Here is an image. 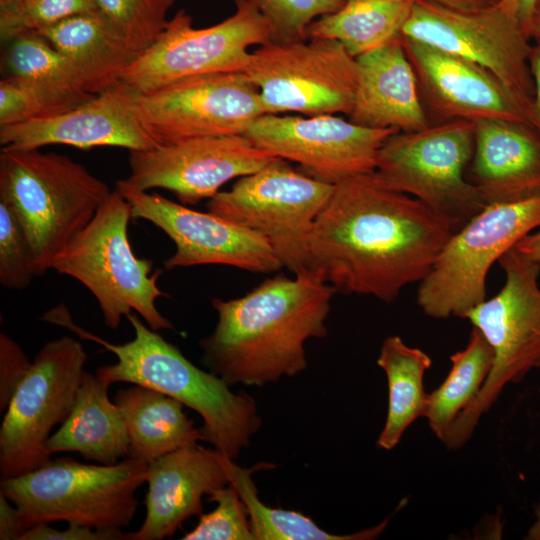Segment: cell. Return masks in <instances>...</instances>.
Listing matches in <instances>:
<instances>
[{
	"label": "cell",
	"mask_w": 540,
	"mask_h": 540,
	"mask_svg": "<svg viewBox=\"0 0 540 540\" xmlns=\"http://www.w3.org/2000/svg\"><path fill=\"white\" fill-rule=\"evenodd\" d=\"M244 73L259 88L265 114L349 116L357 87L356 58L331 39L261 45Z\"/></svg>",
	"instance_id": "obj_13"
},
{
	"label": "cell",
	"mask_w": 540,
	"mask_h": 540,
	"mask_svg": "<svg viewBox=\"0 0 540 540\" xmlns=\"http://www.w3.org/2000/svg\"><path fill=\"white\" fill-rule=\"evenodd\" d=\"M275 158L245 135L190 138L130 151L125 180L142 191L168 190L182 204L196 205L214 197L228 181L252 174Z\"/></svg>",
	"instance_id": "obj_18"
},
{
	"label": "cell",
	"mask_w": 540,
	"mask_h": 540,
	"mask_svg": "<svg viewBox=\"0 0 540 540\" xmlns=\"http://www.w3.org/2000/svg\"><path fill=\"white\" fill-rule=\"evenodd\" d=\"M531 38L535 41V44L540 45V0L533 17Z\"/></svg>",
	"instance_id": "obj_46"
},
{
	"label": "cell",
	"mask_w": 540,
	"mask_h": 540,
	"mask_svg": "<svg viewBox=\"0 0 540 540\" xmlns=\"http://www.w3.org/2000/svg\"><path fill=\"white\" fill-rule=\"evenodd\" d=\"M401 36L476 62L534 101L529 66L532 40L512 0H499L477 11L416 0Z\"/></svg>",
	"instance_id": "obj_15"
},
{
	"label": "cell",
	"mask_w": 540,
	"mask_h": 540,
	"mask_svg": "<svg viewBox=\"0 0 540 540\" xmlns=\"http://www.w3.org/2000/svg\"><path fill=\"white\" fill-rule=\"evenodd\" d=\"M129 202L114 189L90 223L56 257L52 269L82 283L95 297L106 326L117 329L132 311L155 330L174 329L158 310L166 294L158 287L162 271L138 258L128 238Z\"/></svg>",
	"instance_id": "obj_6"
},
{
	"label": "cell",
	"mask_w": 540,
	"mask_h": 540,
	"mask_svg": "<svg viewBox=\"0 0 540 540\" xmlns=\"http://www.w3.org/2000/svg\"><path fill=\"white\" fill-rule=\"evenodd\" d=\"M4 1H6V0H0V2H4Z\"/></svg>",
	"instance_id": "obj_47"
},
{
	"label": "cell",
	"mask_w": 540,
	"mask_h": 540,
	"mask_svg": "<svg viewBox=\"0 0 540 540\" xmlns=\"http://www.w3.org/2000/svg\"><path fill=\"white\" fill-rule=\"evenodd\" d=\"M494 353L483 334L472 328L466 347L451 357L444 381L429 393V427L443 442L454 422L482 389L493 365Z\"/></svg>",
	"instance_id": "obj_29"
},
{
	"label": "cell",
	"mask_w": 540,
	"mask_h": 540,
	"mask_svg": "<svg viewBox=\"0 0 540 540\" xmlns=\"http://www.w3.org/2000/svg\"><path fill=\"white\" fill-rule=\"evenodd\" d=\"M110 384L84 371L73 407L46 443L49 455L78 452L84 459L113 465L129 457L130 442L123 416L108 396Z\"/></svg>",
	"instance_id": "obj_24"
},
{
	"label": "cell",
	"mask_w": 540,
	"mask_h": 540,
	"mask_svg": "<svg viewBox=\"0 0 540 540\" xmlns=\"http://www.w3.org/2000/svg\"><path fill=\"white\" fill-rule=\"evenodd\" d=\"M125 539L121 530H98L87 526L69 523L68 527L59 530L48 523L31 526L20 540H119Z\"/></svg>",
	"instance_id": "obj_39"
},
{
	"label": "cell",
	"mask_w": 540,
	"mask_h": 540,
	"mask_svg": "<svg viewBox=\"0 0 540 540\" xmlns=\"http://www.w3.org/2000/svg\"><path fill=\"white\" fill-rule=\"evenodd\" d=\"M34 277L25 230L14 210L0 200V283L7 289L25 290Z\"/></svg>",
	"instance_id": "obj_37"
},
{
	"label": "cell",
	"mask_w": 540,
	"mask_h": 540,
	"mask_svg": "<svg viewBox=\"0 0 540 540\" xmlns=\"http://www.w3.org/2000/svg\"><path fill=\"white\" fill-rule=\"evenodd\" d=\"M112 190L85 166L39 149H1L0 200L17 215L27 235L35 276L93 219Z\"/></svg>",
	"instance_id": "obj_4"
},
{
	"label": "cell",
	"mask_w": 540,
	"mask_h": 540,
	"mask_svg": "<svg viewBox=\"0 0 540 540\" xmlns=\"http://www.w3.org/2000/svg\"><path fill=\"white\" fill-rule=\"evenodd\" d=\"M396 129L363 127L335 114H264L245 136L272 155L299 164V170L324 183L374 172L378 152Z\"/></svg>",
	"instance_id": "obj_16"
},
{
	"label": "cell",
	"mask_w": 540,
	"mask_h": 540,
	"mask_svg": "<svg viewBox=\"0 0 540 540\" xmlns=\"http://www.w3.org/2000/svg\"><path fill=\"white\" fill-rule=\"evenodd\" d=\"M333 189L276 157L210 198L207 209L260 234L297 275L307 271L308 237Z\"/></svg>",
	"instance_id": "obj_11"
},
{
	"label": "cell",
	"mask_w": 540,
	"mask_h": 540,
	"mask_svg": "<svg viewBox=\"0 0 540 540\" xmlns=\"http://www.w3.org/2000/svg\"><path fill=\"white\" fill-rule=\"evenodd\" d=\"M234 2L231 16L205 28H194L192 17L179 10L155 42L124 70L119 82L142 94L186 77L244 72L249 48L271 42V31L253 0Z\"/></svg>",
	"instance_id": "obj_10"
},
{
	"label": "cell",
	"mask_w": 540,
	"mask_h": 540,
	"mask_svg": "<svg viewBox=\"0 0 540 540\" xmlns=\"http://www.w3.org/2000/svg\"><path fill=\"white\" fill-rule=\"evenodd\" d=\"M335 289L306 271L266 279L242 297L214 298V331L202 339V363L229 386L261 387L307 367L305 342L327 335Z\"/></svg>",
	"instance_id": "obj_2"
},
{
	"label": "cell",
	"mask_w": 540,
	"mask_h": 540,
	"mask_svg": "<svg viewBox=\"0 0 540 540\" xmlns=\"http://www.w3.org/2000/svg\"><path fill=\"white\" fill-rule=\"evenodd\" d=\"M26 530L19 509L0 492V539L20 540Z\"/></svg>",
	"instance_id": "obj_40"
},
{
	"label": "cell",
	"mask_w": 540,
	"mask_h": 540,
	"mask_svg": "<svg viewBox=\"0 0 540 540\" xmlns=\"http://www.w3.org/2000/svg\"><path fill=\"white\" fill-rule=\"evenodd\" d=\"M515 248L528 258L540 262V230L524 236Z\"/></svg>",
	"instance_id": "obj_43"
},
{
	"label": "cell",
	"mask_w": 540,
	"mask_h": 540,
	"mask_svg": "<svg viewBox=\"0 0 540 540\" xmlns=\"http://www.w3.org/2000/svg\"><path fill=\"white\" fill-rule=\"evenodd\" d=\"M227 465L230 484L243 502L255 540H370L381 535L392 517L352 534H332L300 512L272 508L264 504L259 499L252 479V474L259 465L249 469L242 468L230 458Z\"/></svg>",
	"instance_id": "obj_30"
},
{
	"label": "cell",
	"mask_w": 540,
	"mask_h": 540,
	"mask_svg": "<svg viewBox=\"0 0 540 540\" xmlns=\"http://www.w3.org/2000/svg\"><path fill=\"white\" fill-rule=\"evenodd\" d=\"M528 36L531 38L534 13L539 0H512ZM532 40V38H531Z\"/></svg>",
	"instance_id": "obj_42"
},
{
	"label": "cell",
	"mask_w": 540,
	"mask_h": 540,
	"mask_svg": "<svg viewBox=\"0 0 540 540\" xmlns=\"http://www.w3.org/2000/svg\"><path fill=\"white\" fill-rule=\"evenodd\" d=\"M453 232L421 201L373 173L334 185L307 241V271L336 293L392 303L421 282Z\"/></svg>",
	"instance_id": "obj_1"
},
{
	"label": "cell",
	"mask_w": 540,
	"mask_h": 540,
	"mask_svg": "<svg viewBox=\"0 0 540 540\" xmlns=\"http://www.w3.org/2000/svg\"><path fill=\"white\" fill-rule=\"evenodd\" d=\"M20 345L7 334H0V410L6 409L16 389L31 368Z\"/></svg>",
	"instance_id": "obj_38"
},
{
	"label": "cell",
	"mask_w": 540,
	"mask_h": 540,
	"mask_svg": "<svg viewBox=\"0 0 540 540\" xmlns=\"http://www.w3.org/2000/svg\"><path fill=\"white\" fill-rule=\"evenodd\" d=\"M266 19L271 42L289 43L307 39L308 26L316 19L338 11L347 0H253Z\"/></svg>",
	"instance_id": "obj_35"
},
{
	"label": "cell",
	"mask_w": 540,
	"mask_h": 540,
	"mask_svg": "<svg viewBox=\"0 0 540 540\" xmlns=\"http://www.w3.org/2000/svg\"><path fill=\"white\" fill-rule=\"evenodd\" d=\"M127 319L134 338L113 344L74 325L65 308L59 306L46 315L47 321L69 328L116 356L115 363L97 369L100 380L149 387L180 401L201 416V440L235 460L261 426L254 399L244 392L234 393L223 379L195 366L137 314L130 313Z\"/></svg>",
	"instance_id": "obj_3"
},
{
	"label": "cell",
	"mask_w": 540,
	"mask_h": 540,
	"mask_svg": "<svg viewBox=\"0 0 540 540\" xmlns=\"http://www.w3.org/2000/svg\"><path fill=\"white\" fill-rule=\"evenodd\" d=\"M505 283L491 299L465 316L486 338L494 353L491 371L477 397L452 425L443 443L462 447L481 416L488 412L508 384H517L540 367V262L515 246L498 260Z\"/></svg>",
	"instance_id": "obj_7"
},
{
	"label": "cell",
	"mask_w": 540,
	"mask_h": 540,
	"mask_svg": "<svg viewBox=\"0 0 540 540\" xmlns=\"http://www.w3.org/2000/svg\"><path fill=\"white\" fill-rule=\"evenodd\" d=\"M377 365L388 382L387 417L377 446L391 450L415 420L426 416L429 393L424 388V376L432 360L424 351L392 335L384 339Z\"/></svg>",
	"instance_id": "obj_27"
},
{
	"label": "cell",
	"mask_w": 540,
	"mask_h": 540,
	"mask_svg": "<svg viewBox=\"0 0 540 540\" xmlns=\"http://www.w3.org/2000/svg\"><path fill=\"white\" fill-rule=\"evenodd\" d=\"M474 122L451 120L391 134L373 176L379 184L421 201L453 233L486 206L465 177L474 151Z\"/></svg>",
	"instance_id": "obj_8"
},
{
	"label": "cell",
	"mask_w": 540,
	"mask_h": 540,
	"mask_svg": "<svg viewBox=\"0 0 540 540\" xmlns=\"http://www.w3.org/2000/svg\"><path fill=\"white\" fill-rule=\"evenodd\" d=\"M471 180L486 205L540 197V130L503 119L474 122Z\"/></svg>",
	"instance_id": "obj_22"
},
{
	"label": "cell",
	"mask_w": 540,
	"mask_h": 540,
	"mask_svg": "<svg viewBox=\"0 0 540 540\" xmlns=\"http://www.w3.org/2000/svg\"><path fill=\"white\" fill-rule=\"evenodd\" d=\"M120 82L52 117L0 126L1 149L32 150L52 144L139 151L158 144L139 122Z\"/></svg>",
	"instance_id": "obj_20"
},
{
	"label": "cell",
	"mask_w": 540,
	"mask_h": 540,
	"mask_svg": "<svg viewBox=\"0 0 540 540\" xmlns=\"http://www.w3.org/2000/svg\"><path fill=\"white\" fill-rule=\"evenodd\" d=\"M114 402L126 424L129 457L150 464L201 440L199 428L184 412V404L160 391L133 385L118 390Z\"/></svg>",
	"instance_id": "obj_26"
},
{
	"label": "cell",
	"mask_w": 540,
	"mask_h": 540,
	"mask_svg": "<svg viewBox=\"0 0 540 540\" xmlns=\"http://www.w3.org/2000/svg\"><path fill=\"white\" fill-rule=\"evenodd\" d=\"M529 66L534 82V107L540 129V45L534 44L529 57Z\"/></svg>",
	"instance_id": "obj_41"
},
{
	"label": "cell",
	"mask_w": 540,
	"mask_h": 540,
	"mask_svg": "<svg viewBox=\"0 0 540 540\" xmlns=\"http://www.w3.org/2000/svg\"><path fill=\"white\" fill-rule=\"evenodd\" d=\"M540 227V197L486 205L448 239L427 276L417 303L429 317L465 318L486 299V278L495 261Z\"/></svg>",
	"instance_id": "obj_9"
},
{
	"label": "cell",
	"mask_w": 540,
	"mask_h": 540,
	"mask_svg": "<svg viewBox=\"0 0 540 540\" xmlns=\"http://www.w3.org/2000/svg\"><path fill=\"white\" fill-rule=\"evenodd\" d=\"M147 463L128 457L113 465H89L68 457L1 480L2 492L28 529L64 521L98 530L128 527L138 507L136 491L146 482Z\"/></svg>",
	"instance_id": "obj_5"
},
{
	"label": "cell",
	"mask_w": 540,
	"mask_h": 540,
	"mask_svg": "<svg viewBox=\"0 0 540 540\" xmlns=\"http://www.w3.org/2000/svg\"><path fill=\"white\" fill-rule=\"evenodd\" d=\"M94 0H6L0 2V38H13L52 26L77 14L96 11Z\"/></svg>",
	"instance_id": "obj_34"
},
{
	"label": "cell",
	"mask_w": 540,
	"mask_h": 540,
	"mask_svg": "<svg viewBox=\"0 0 540 540\" xmlns=\"http://www.w3.org/2000/svg\"><path fill=\"white\" fill-rule=\"evenodd\" d=\"M115 189L129 202L132 218L152 223L174 242L175 253L163 262L166 270L218 264L271 273L284 267L267 240L254 231L139 190L125 179L118 180Z\"/></svg>",
	"instance_id": "obj_17"
},
{
	"label": "cell",
	"mask_w": 540,
	"mask_h": 540,
	"mask_svg": "<svg viewBox=\"0 0 540 540\" xmlns=\"http://www.w3.org/2000/svg\"><path fill=\"white\" fill-rule=\"evenodd\" d=\"M36 33L69 59L91 94L118 83L139 55L98 10L74 15Z\"/></svg>",
	"instance_id": "obj_25"
},
{
	"label": "cell",
	"mask_w": 540,
	"mask_h": 540,
	"mask_svg": "<svg viewBox=\"0 0 540 540\" xmlns=\"http://www.w3.org/2000/svg\"><path fill=\"white\" fill-rule=\"evenodd\" d=\"M228 457L198 444L165 454L148 465L146 516L129 540H162L202 513V497L230 484Z\"/></svg>",
	"instance_id": "obj_21"
},
{
	"label": "cell",
	"mask_w": 540,
	"mask_h": 540,
	"mask_svg": "<svg viewBox=\"0 0 540 540\" xmlns=\"http://www.w3.org/2000/svg\"><path fill=\"white\" fill-rule=\"evenodd\" d=\"M129 103L158 145L244 135L265 114L259 88L244 72L186 77L148 93L130 91Z\"/></svg>",
	"instance_id": "obj_14"
},
{
	"label": "cell",
	"mask_w": 540,
	"mask_h": 540,
	"mask_svg": "<svg viewBox=\"0 0 540 540\" xmlns=\"http://www.w3.org/2000/svg\"><path fill=\"white\" fill-rule=\"evenodd\" d=\"M534 517V522L524 537L526 540H540V503L535 506Z\"/></svg>",
	"instance_id": "obj_45"
},
{
	"label": "cell",
	"mask_w": 540,
	"mask_h": 540,
	"mask_svg": "<svg viewBox=\"0 0 540 540\" xmlns=\"http://www.w3.org/2000/svg\"><path fill=\"white\" fill-rule=\"evenodd\" d=\"M6 44V76L50 81L85 90L69 59L39 33L21 34Z\"/></svg>",
	"instance_id": "obj_32"
},
{
	"label": "cell",
	"mask_w": 540,
	"mask_h": 540,
	"mask_svg": "<svg viewBox=\"0 0 540 540\" xmlns=\"http://www.w3.org/2000/svg\"><path fill=\"white\" fill-rule=\"evenodd\" d=\"M87 353L70 336L48 341L6 407L0 428L1 480L49 463L46 443L68 417L85 371Z\"/></svg>",
	"instance_id": "obj_12"
},
{
	"label": "cell",
	"mask_w": 540,
	"mask_h": 540,
	"mask_svg": "<svg viewBox=\"0 0 540 540\" xmlns=\"http://www.w3.org/2000/svg\"><path fill=\"white\" fill-rule=\"evenodd\" d=\"M401 41L416 73L425 110L435 123L503 119L539 129L534 101L485 67L425 43L402 36Z\"/></svg>",
	"instance_id": "obj_19"
},
{
	"label": "cell",
	"mask_w": 540,
	"mask_h": 540,
	"mask_svg": "<svg viewBox=\"0 0 540 540\" xmlns=\"http://www.w3.org/2000/svg\"><path fill=\"white\" fill-rule=\"evenodd\" d=\"M448 8L461 11H477L496 4L499 0H431Z\"/></svg>",
	"instance_id": "obj_44"
},
{
	"label": "cell",
	"mask_w": 540,
	"mask_h": 540,
	"mask_svg": "<svg viewBox=\"0 0 540 540\" xmlns=\"http://www.w3.org/2000/svg\"><path fill=\"white\" fill-rule=\"evenodd\" d=\"M216 507L201 513L198 524L182 540H255L243 502L232 484L208 495Z\"/></svg>",
	"instance_id": "obj_36"
},
{
	"label": "cell",
	"mask_w": 540,
	"mask_h": 540,
	"mask_svg": "<svg viewBox=\"0 0 540 540\" xmlns=\"http://www.w3.org/2000/svg\"><path fill=\"white\" fill-rule=\"evenodd\" d=\"M94 95L70 85L5 76L0 81V126L52 117Z\"/></svg>",
	"instance_id": "obj_31"
},
{
	"label": "cell",
	"mask_w": 540,
	"mask_h": 540,
	"mask_svg": "<svg viewBox=\"0 0 540 540\" xmlns=\"http://www.w3.org/2000/svg\"><path fill=\"white\" fill-rule=\"evenodd\" d=\"M416 0H347L336 12L313 21L307 38L341 43L354 58L400 38Z\"/></svg>",
	"instance_id": "obj_28"
},
{
	"label": "cell",
	"mask_w": 540,
	"mask_h": 540,
	"mask_svg": "<svg viewBox=\"0 0 540 540\" xmlns=\"http://www.w3.org/2000/svg\"><path fill=\"white\" fill-rule=\"evenodd\" d=\"M97 10L139 54L165 29L174 0H94Z\"/></svg>",
	"instance_id": "obj_33"
},
{
	"label": "cell",
	"mask_w": 540,
	"mask_h": 540,
	"mask_svg": "<svg viewBox=\"0 0 540 540\" xmlns=\"http://www.w3.org/2000/svg\"><path fill=\"white\" fill-rule=\"evenodd\" d=\"M357 87L348 119L374 129L416 131L431 122L401 36L356 57Z\"/></svg>",
	"instance_id": "obj_23"
}]
</instances>
